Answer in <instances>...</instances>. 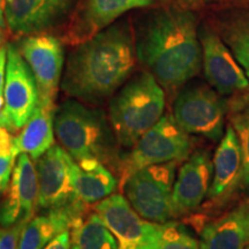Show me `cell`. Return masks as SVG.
<instances>
[{
    "label": "cell",
    "mask_w": 249,
    "mask_h": 249,
    "mask_svg": "<svg viewBox=\"0 0 249 249\" xmlns=\"http://www.w3.org/2000/svg\"><path fill=\"white\" fill-rule=\"evenodd\" d=\"M135 50L145 71L167 90L182 88L203 67L195 15L178 6L157 8L145 18Z\"/></svg>",
    "instance_id": "1"
},
{
    "label": "cell",
    "mask_w": 249,
    "mask_h": 249,
    "mask_svg": "<svg viewBox=\"0 0 249 249\" xmlns=\"http://www.w3.org/2000/svg\"><path fill=\"white\" fill-rule=\"evenodd\" d=\"M135 38L126 22L113 23L73 46L61 77V90L71 98L96 107L110 99L132 75Z\"/></svg>",
    "instance_id": "2"
},
{
    "label": "cell",
    "mask_w": 249,
    "mask_h": 249,
    "mask_svg": "<svg viewBox=\"0 0 249 249\" xmlns=\"http://www.w3.org/2000/svg\"><path fill=\"white\" fill-rule=\"evenodd\" d=\"M53 126L59 144L76 161L98 160L120 178L124 156L104 111L67 99L54 108Z\"/></svg>",
    "instance_id": "3"
},
{
    "label": "cell",
    "mask_w": 249,
    "mask_h": 249,
    "mask_svg": "<svg viewBox=\"0 0 249 249\" xmlns=\"http://www.w3.org/2000/svg\"><path fill=\"white\" fill-rule=\"evenodd\" d=\"M165 92L148 71L129 77L108 102V120L121 148L130 149L164 116Z\"/></svg>",
    "instance_id": "4"
},
{
    "label": "cell",
    "mask_w": 249,
    "mask_h": 249,
    "mask_svg": "<svg viewBox=\"0 0 249 249\" xmlns=\"http://www.w3.org/2000/svg\"><path fill=\"white\" fill-rule=\"evenodd\" d=\"M34 163L38 181L39 210L65 213L76 222L88 213L87 205L77 197L79 164L60 144L52 145Z\"/></svg>",
    "instance_id": "5"
},
{
    "label": "cell",
    "mask_w": 249,
    "mask_h": 249,
    "mask_svg": "<svg viewBox=\"0 0 249 249\" xmlns=\"http://www.w3.org/2000/svg\"><path fill=\"white\" fill-rule=\"evenodd\" d=\"M181 161L143 167L119 185L124 197L140 216L150 222L164 224L173 220V186Z\"/></svg>",
    "instance_id": "6"
},
{
    "label": "cell",
    "mask_w": 249,
    "mask_h": 249,
    "mask_svg": "<svg viewBox=\"0 0 249 249\" xmlns=\"http://www.w3.org/2000/svg\"><path fill=\"white\" fill-rule=\"evenodd\" d=\"M192 150L189 134L179 126L172 114H164L124 156L119 185L143 167L174 160L185 161L192 155Z\"/></svg>",
    "instance_id": "7"
},
{
    "label": "cell",
    "mask_w": 249,
    "mask_h": 249,
    "mask_svg": "<svg viewBox=\"0 0 249 249\" xmlns=\"http://www.w3.org/2000/svg\"><path fill=\"white\" fill-rule=\"evenodd\" d=\"M172 116L189 135L219 141L226 129L227 101L210 85L186 83L174 99Z\"/></svg>",
    "instance_id": "8"
},
{
    "label": "cell",
    "mask_w": 249,
    "mask_h": 249,
    "mask_svg": "<svg viewBox=\"0 0 249 249\" xmlns=\"http://www.w3.org/2000/svg\"><path fill=\"white\" fill-rule=\"evenodd\" d=\"M39 103L37 83L18 46L7 44V67L4 87V111L0 127L18 132Z\"/></svg>",
    "instance_id": "9"
},
{
    "label": "cell",
    "mask_w": 249,
    "mask_h": 249,
    "mask_svg": "<svg viewBox=\"0 0 249 249\" xmlns=\"http://www.w3.org/2000/svg\"><path fill=\"white\" fill-rule=\"evenodd\" d=\"M18 49L35 76L39 104L54 107L65 67L61 40L46 33L29 35L20 39Z\"/></svg>",
    "instance_id": "10"
},
{
    "label": "cell",
    "mask_w": 249,
    "mask_h": 249,
    "mask_svg": "<svg viewBox=\"0 0 249 249\" xmlns=\"http://www.w3.org/2000/svg\"><path fill=\"white\" fill-rule=\"evenodd\" d=\"M93 210L117 238L119 249H157L161 224L140 216L124 196L114 193Z\"/></svg>",
    "instance_id": "11"
},
{
    "label": "cell",
    "mask_w": 249,
    "mask_h": 249,
    "mask_svg": "<svg viewBox=\"0 0 249 249\" xmlns=\"http://www.w3.org/2000/svg\"><path fill=\"white\" fill-rule=\"evenodd\" d=\"M202 62L208 83L222 96H234L249 90L244 68L216 30L204 26L198 31Z\"/></svg>",
    "instance_id": "12"
},
{
    "label": "cell",
    "mask_w": 249,
    "mask_h": 249,
    "mask_svg": "<svg viewBox=\"0 0 249 249\" xmlns=\"http://www.w3.org/2000/svg\"><path fill=\"white\" fill-rule=\"evenodd\" d=\"M6 24L13 35L45 34L73 13L75 0H4Z\"/></svg>",
    "instance_id": "13"
},
{
    "label": "cell",
    "mask_w": 249,
    "mask_h": 249,
    "mask_svg": "<svg viewBox=\"0 0 249 249\" xmlns=\"http://www.w3.org/2000/svg\"><path fill=\"white\" fill-rule=\"evenodd\" d=\"M151 0H80L68 22L65 42L76 46L97 35L133 8L145 7Z\"/></svg>",
    "instance_id": "14"
},
{
    "label": "cell",
    "mask_w": 249,
    "mask_h": 249,
    "mask_svg": "<svg viewBox=\"0 0 249 249\" xmlns=\"http://www.w3.org/2000/svg\"><path fill=\"white\" fill-rule=\"evenodd\" d=\"M38 203V181L35 163L29 155L20 154L7 191L0 202V226H12L34 217Z\"/></svg>",
    "instance_id": "15"
},
{
    "label": "cell",
    "mask_w": 249,
    "mask_h": 249,
    "mask_svg": "<svg viewBox=\"0 0 249 249\" xmlns=\"http://www.w3.org/2000/svg\"><path fill=\"white\" fill-rule=\"evenodd\" d=\"M213 164L207 150H197L180 165L173 186L174 217L185 216L198 209L209 195Z\"/></svg>",
    "instance_id": "16"
},
{
    "label": "cell",
    "mask_w": 249,
    "mask_h": 249,
    "mask_svg": "<svg viewBox=\"0 0 249 249\" xmlns=\"http://www.w3.org/2000/svg\"><path fill=\"white\" fill-rule=\"evenodd\" d=\"M213 183L208 201L213 204L225 203L239 187H242V155L239 139L231 124L214 151Z\"/></svg>",
    "instance_id": "17"
},
{
    "label": "cell",
    "mask_w": 249,
    "mask_h": 249,
    "mask_svg": "<svg viewBox=\"0 0 249 249\" xmlns=\"http://www.w3.org/2000/svg\"><path fill=\"white\" fill-rule=\"evenodd\" d=\"M249 244V201L204 224L201 249H245Z\"/></svg>",
    "instance_id": "18"
},
{
    "label": "cell",
    "mask_w": 249,
    "mask_h": 249,
    "mask_svg": "<svg viewBox=\"0 0 249 249\" xmlns=\"http://www.w3.org/2000/svg\"><path fill=\"white\" fill-rule=\"evenodd\" d=\"M54 108L38 103L33 116L14 136L18 155L27 154L36 160L54 144Z\"/></svg>",
    "instance_id": "19"
},
{
    "label": "cell",
    "mask_w": 249,
    "mask_h": 249,
    "mask_svg": "<svg viewBox=\"0 0 249 249\" xmlns=\"http://www.w3.org/2000/svg\"><path fill=\"white\" fill-rule=\"evenodd\" d=\"M77 197L87 207L97 204L119 188V178L101 161L89 160L77 161Z\"/></svg>",
    "instance_id": "20"
},
{
    "label": "cell",
    "mask_w": 249,
    "mask_h": 249,
    "mask_svg": "<svg viewBox=\"0 0 249 249\" xmlns=\"http://www.w3.org/2000/svg\"><path fill=\"white\" fill-rule=\"evenodd\" d=\"M76 223L65 213H44L30 218L24 225L18 249H43L60 233L70 231Z\"/></svg>",
    "instance_id": "21"
},
{
    "label": "cell",
    "mask_w": 249,
    "mask_h": 249,
    "mask_svg": "<svg viewBox=\"0 0 249 249\" xmlns=\"http://www.w3.org/2000/svg\"><path fill=\"white\" fill-rule=\"evenodd\" d=\"M218 34L249 80V6L231 9L224 14L219 21Z\"/></svg>",
    "instance_id": "22"
},
{
    "label": "cell",
    "mask_w": 249,
    "mask_h": 249,
    "mask_svg": "<svg viewBox=\"0 0 249 249\" xmlns=\"http://www.w3.org/2000/svg\"><path fill=\"white\" fill-rule=\"evenodd\" d=\"M70 233V249H119L117 238L95 210L77 220Z\"/></svg>",
    "instance_id": "23"
},
{
    "label": "cell",
    "mask_w": 249,
    "mask_h": 249,
    "mask_svg": "<svg viewBox=\"0 0 249 249\" xmlns=\"http://www.w3.org/2000/svg\"><path fill=\"white\" fill-rule=\"evenodd\" d=\"M227 119L239 139L242 155V188L249 194V90L227 101Z\"/></svg>",
    "instance_id": "24"
},
{
    "label": "cell",
    "mask_w": 249,
    "mask_h": 249,
    "mask_svg": "<svg viewBox=\"0 0 249 249\" xmlns=\"http://www.w3.org/2000/svg\"><path fill=\"white\" fill-rule=\"evenodd\" d=\"M157 249H201V246L186 226L170 220L161 224Z\"/></svg>",
    "instance_id": "25"
},
{
    "label": "cell",
    "mask_w": 249,
    "mask_h": 249,
    "mask_svg": "<svg viewBox=\"0 0 249 249\" xmlns=\"http://www.w3.org/2000/svg\"><path fill=\"white\" fill-rule=\"evenodd\" d=\"M18 156L13 133L0 127V196L7 191Z\"/></svg>",
    "instance_id": "26"
},
{
    "label": "cell",
    "mask_w": 249,
    "mask_h": 249,
    "mask_svg": "<svg viewBox=\"0 0 249 249\" xmlns=\"http://www.w3.org/2000/svg\"><path fill=\"white\" fill-rule=\"evenodd\" d=\"M26 222H20L12 226H0V249H18V240Z\"/></svg>",
    "instance_id": "27"
},
{
    "label": "cell",
    "mask_w": 249,
    "mask_h": 249,
    "mask_svg": "<svg viewBox=\"0 0 249 249\" xmlns=\"http://www.w3.org/2000/svg\"><path fill=\"white\" fill-rule=\"evenodd\" d=\"M71 248V233L65 231L58 234L52 241H50L43 249H70Z\"/></svg>",
    "instance_id": "28"
},
{
    "label": "cell",
    "mask_w": 249,
    "mask_h": 249,
    "mask_svg": "<svg viewBox=\"0 0 249 249\" xmlns=\"http://www.w3.org/2000/svg\"><path fill=\"white\" fill-rule=\"evenodd\" d=\"M6 67H7V44L0 46V96H4Z\"/></svg>",
    "instance_id": "29"
},
{
    "label": "cell",
    "mask_w": 249,
    "mask_h": 249,
    "mask_svg": "<svg viewBox=\"0 0 249 249\" xmlns=\"http://www.w3.org/2000/svg\"><path fill=\"white\" fill-rule=\"evenodd\" d=\"M6 27H7V24H6L4 7H2V4H1V2H0V28H2V29H5Z\"/></svg>",
    "instance_id": "30"
},
{
    "label": "cell",
    "mask_w": 249,
    "mask_h": 249,
    "mask_svg": "<svg viewBox=\"0 0 249 249\" xmlns=\"http://www.w3.org/2000/svg\"><path fill=\"white\" fill-rule=\"evenodd\" d=\"M186 1L191 2V4H203V2H209L213 0H186Z\"/></svg>",
    "instance_id": "31"
},
{
    "label": "cell",
    "mask_w": 249,
    "mask_h": 249,
    "mask_svg": "<svg viewBox=\"0 0 249 249\" xmlns=\"http://www.w3.org/2000/svg\"><path fill=\"white\" fill-rule=\"evenodd\" d=\"M4 37H5L4 31H2V28H0V46H2V43H4Z\"/></svg>",
    "instance_id": "32"
},
{
    "label": "cell",
    "mask_w": 249,
    "mask_h": 249,
    "mask_svg": "<svg viewBox=\"0 0 249 249\" xmlns=\"http://www.w3.org/2000/svg\"><path fill=\"white\" fill-rule=\"evenodd\" d=\"M245 249H249V244L247 245V246H246V248Z\"/></svg>",
    "instance_id": "33"
},
{
    "label": "cell",
    "mask_w": 249,
    "mask_h": 249,
    "mask_svg": "<svg viewBox=\"0 0 249 249\" xmlns=\"http://www.w3.org/2000/svg\"><path fill=\"white\" fill-rule=\"evenodd\" d=\"M0 2H1V4H2V2H4V0H0Z\"/></svg>",
    "instance_id": "34"
},
{
    "label": "cell",
    "mask_w": 249,
    "mask_h": 249,
    "mask_svg": "<svg viewBox=\"0 0 249 249\" xmlns=\"http://www.w3.org/2000/svg\"><path fill=\"white\" fill-rule=\"evenodd\" d=\"M151 1H152V0H151Z\"/></svg>",
    "instance_id": "35"
}]
</instances>
